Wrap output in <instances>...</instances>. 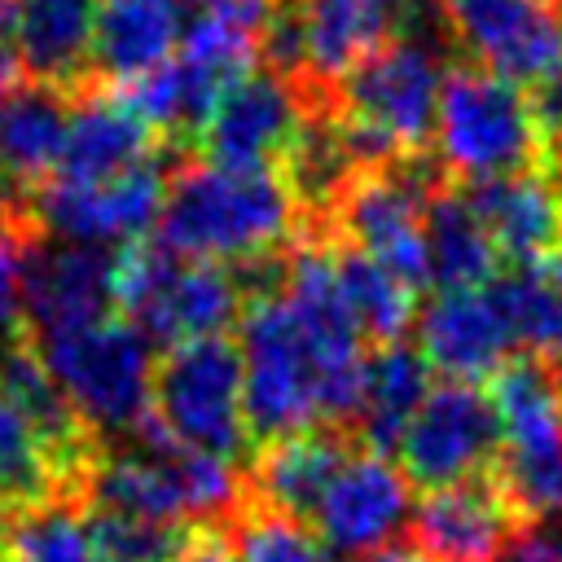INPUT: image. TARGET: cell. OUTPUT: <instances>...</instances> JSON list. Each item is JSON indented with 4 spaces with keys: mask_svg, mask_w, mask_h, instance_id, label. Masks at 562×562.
Instances as JSON below:
<instances>
[{
    "mask_svg": "<svg viewBox=\"0 0 562 562\" xmlns=\"http://www.w3.org/2000/svg\"><path fill=\"white\" fill-rule=\"evenodd\" d=\"M246 426L255 439H285L347 422L364 386V334L356 329L338 255L307 246L290 259L281 294H259L237 321Z\"/></svg>",
    "mask_w": 562,
    "mask_h": 562,
    "instance_id": "obj_1",
    "label": "cell"
},
{
    "mask_svg": "<svg viewBox=\"0 0 562 562\" xmlns=\"http://www.w3.org/2000/svg\"><path fill=\"white\" fill-rule=\"evenodd\" d=\"M294 228V189L277 171L189 167L167 184L158 241L202 263H255Z\"/></svg>",
    "mask_w": 562,
    "mask_h": 562,
    "instance_id": "obj_2",
    "label": "cell"
},
{
    "mask_svg": "<svg viewBox=\"0 0 562 562\" xmlns=\"http://www.w3.org/2000/svg\"><path fill=\"white\" fill-rule=\"evenodd\" d=\"M35 356L66 395L79 426L136 435L154 417V342L127 316H101L79 329L35 338Z\"/></svg>",
    "mask_w": 562,
    "mask_h": 562,
    "instance_id": "obj_3",
    "label": "cell"
},
{
    "mask_svg": "<svg viewBox=\"0 0 562 562\" xmlns=\"http://www.w3.org/2000/svg\"><path fill=\"white\" fill-rule=\"evenodd\" d=\"M443 92L439 53L422 40H391L342 75V145L351 158L391 162L435 132Z\"/></svg>",
    "mask_w": 562,
    "mask_h": 562,
    "instance_id": "obj_4",
    "label": "cell"
},
{
    "mask_svg": "<svg viewBox=\"0 0 562 562\" xmlns=\"http://www.w3.org/2000/svg\"><path fill=\"white\" fill-rule=\"evenodd\" d=\"M430 140L439 162L470 184L536 171L544 154V136L536 127L527 92L479 66L443 75Z\"/></svg>",
    "mask_w": 562,
    "mask_h": 562,
    "instance_id": "obj_5",
    "label": "cell"
},
{
    "mask_svg": "<svg viewBox=\"0 0 562 562\" xmlns=\"http://www.w3.org/2000/svg\"><path fill=\"white\" fill-rule=\"evenodd\" d=\"M114 307L149 342H198L224 338L241 312V290L228 268L184 259L162 241H132L114 250Z\"/></svg>",
    "mask_w": 562,
    "mask_h": 562,
    "instance_id": "obj_6",
    "label": "cell"
},
{
    "mask_svg": "<svg viewBox=\"0 0 562 562\" xmlns=\"http://www.w3.org/2000/svg\"><path fill=\"white\" fill-rule=\"evenodd\" d=\"M501 426L496 487L527 518L562 514V391L540 360H509L492 378Z\"/></svg>",
    "mask_w": 562,
    "mask_h": 562,
    "instance_id": "obj_7",
    "label": "cell"
},
{
    "mask_svg": "<svg viewBox=\"0 0 562 562\" xmlns=\"http://www.w3.org/2000/svg\"><path fill=\"white\" fill-rule=\"evenodd\" d=\"M154 422L176 443L233 461L250 443L237 342L198 338L171 347L154 373Z\"/></svg>",
    "mask_w": 562,
    "mask_h": 562,
    "instance_id": "obj_8",
    "label": "cell"
},
{
    "mask_svg": "<svg viewBox=\"0 0 562 562\" xmlns=\"http://www.w3.org/2000/svg\"><path fill=\"white\" fill-rule=\"evenodd\" d=\"M479 70L531 92L562 75V0H439Z\"/></svg>",
    "mask_w": 562,
    "mask_h": 562,
    "instance_id": "obj_9",
    "label": "cell"
},
{
    "mask_svg": "<svg viewBox=\"0 0 562 562\" xmlns=\"http://www.w3.org/2000/svg\"><path fill=\"white\" fill-rule=\"evenodd\" d=\"M162 202H167V180L158 158H149L110 180H66V176L44 180V189L35 193V215L57 241L123 250L158 224Z\"/></svg>",
    "mask_w": 562,
    "mask_h": 562,
    "instance_id": "obj_10",
    "label": "cell"
},
{
    "mask_svg": "<svg viewBox=\"0 0 562 562\" xmlns=\"http://www.w3.org/2000/svg\"><path fill=\"white\" fill-rule=\"evenodd\" d=\"M496 452H501V426L492 395L470 382L430 386V395L422 400L395 448L404 479L422 483L426 492L474 479L479 470L492 465Z\"/></svg>",
    "mask_w": 562,
    "mask_h": 562,
    "instance_id": "obj_11",
    "label": "cell"
},
{
    "mask_svg": "<svg viewBox=\"0 0 562 562\" xmlns=\"http://www.w3.org/2000/svg\"><path fill=\"white\" fill-rule=\"evenodd\" d=\"M307 127L303 97L285 75L246 70L233 79L198 127L202 158L233 171H272L285 162Z\"/></svg>",
    "mask_w": 562,
    "mask_h": 562,
    "instance_id": "obj_12",
    "label": "cell"
},
{
    "mask_svg": "<svg viewBox=\"0 0 562 562\" xmlns=\"http://www.w3.org/2000/svg\"><path fill=\"white\" fill-rule=\"evenodd\" d=\"M413 13L417 0H294L290 13L272 22V44L316 79H342L356 61L400 40Z\"/></svg>",
    "mask_w": 562,
    "mask_h": 562,
    "instance_id": "obj_13",
    "label": "cell"
},
{
    "mask_svg": "<svg viewBox=\"0 0 562 562\" xmlns=\"http://www.w3.org/2000/svg\"><path fill=\"white\" fill-rule=\"evenodd\" d=\"M408 514H413V496L404 470L386 452L364 448L338 461L307 522L321 536V544L334 549L338 558L342 553L369 558L395 540Z\"/></svg>",
    "mask_w": 562,
    "mask_h": 562,
    "instance_id": "obj_14",
    "label": "cell"
},
{
    "mask_svg": "<svg viewBox=\"0 0 562 562\" xmlns=\"http://www.w3.org/2000/svg\"><path fill=\"white\" fill-rule=\"evenodd\" d=\"M417 342L426 364L448 382L479 386L514 360L509 351L518 347V329L509 321L501 285L492 281L474 290H439L417 316Z\"/></svg>",
    "mask_w": 562,
    "mask_h": 562,
    "instance_id": "obj_15",
    "label": "cell"
},
{
    "mask_svg": "<svg viewBox=\"0 0 562 562\" xmlns=\"http://www.w3.org/2000/svg\"><path fill=\"white\" fill-rule=\"evenodd\" d=\"M342 233L351 246L382 263L391 277L404 285L430 281V259H426V193L413 176L404 171H369L347 184L342 193Z\"/></svg>",
    "mask_w": 562,
    "mask_h": 562,
    "instance_id": "obj_16",
    "label": "cell"
},
{
    "mask_svg": "<svg viewBox=\"0 0 562 562\" xmlns=\"http://www.w3.org/2000/svg\"><path fill=\"white\" fill-rule=\"evenodd\" d=\"M114 307V255L92 246L53 241L31 250L22 316L35 325V338L92 325Z\"/></svg>",
    "mask_w": 562,
    "mask_h": 562,
    "instance_id": "obj_17",
    "label": "cell"
},
{
    "mask_svg": "<svg viewBox=\"0 0 562 562\" xmlns=\"http://www.w3.org/2000/svg\"><path fill=\"white\" fill-rule=\"evenodd\" d=\"M413 531L430 562H492L509 544L514 505L483 479L430 487L413 509Z\"/></svg>",
    "mask_w": 562,
    "mask_h": 562,
    "instance_id": "obj_18",
    "label": "cell"
},
{
    "mask_svg": "<svg viewBox=\"0 0 562 562\" xmlns=\"http://www.w3.org/2000/svg\"><path fill=\"white\" fill-rule=\"evenodd\" d=\"M470 206L479 211L496 255L518 268L549 263V255L562 246V193L540 171L474 184Z\"/></svg>",
    "mask_w": 562,
    "mask_h": 562,
    "instance_id": "obj_19",
    "label": "cell"
},
{
    "mask_svg": "<svg viewBox=\"0 0 562 562\" xmlns=\"http://www.w3.org/2000/svg\"><path fill=\"white\" fill-rule=\"evenodd\" d=\"M154 158V132L132 110L127 97H83L66 110V140L57 176L66 180H110Z\"/></svg>",
    "mask_w": 562,
    "mask_h": 562,
    "instance_id": "obj_20",
    "label": "cell"
},
{
    "mask_svg": "<svg viewBox=\"0 0 562 562\" xmlns=\"http://www.w3.org/2000/svg\"><path fill=\"white\" fill-rule=\"evenodd\" d=\"M180 31V0H101L88 66L114 83H136L176 57Z\"/></svg>",
    "mask_w": 562,
    "mask_h": 562,
    "instance_id": "obj_21",
    "label": "cell"
},
{
    "mask_svg": "<svg viewBox=\"0 0 562 562\" xmlns=\"http://www.w3.org/2000/svg\"><path fill=\"white\" fill-rule=\"evenodd\" d=\"M272 22V0H193L176 57L215 79L220 88H228L250 70Z\"/></svg>",
    "mask_w": 562,
    "mask_h": 562,
    "instance_id": "obj_22",
    "label": "cell"
},
{
    "mask_svg": "<svg viewBox=\"0 0 562 562\" xmlns=\"http://www.w3.org/2000/svg\"><path fill=\"white\" fill-rule=\"evenodd\" d=\"M101 0H13V48L26 70L70 79L88 66Z\"/></svg>",
    "mask_w": 562,
    "mask_h": 562,
    "instance_id": "obj_23",
    "label": "cell"
},
{
    "mask_svg": "<svg viewBox=\"0 0 562 562\" xmlns=\"http://www.w3.org/2000/svg\"><path fill=\"white\" fill-rule=\"evenodd\" d=\"M426 395H430V364L417 347L386 342L378 356H369L364 386H360V408H356L364 443L373 452L391 457Z\"/></svg>",
    "mask_w": 562,
    "mask_h": 562,
    "instance_id": "obj_24",
    "label": "cell"
},
{
    "mask_svg": "<svg viewBox=\"0 0 562 562\" xmlns=\"http://www.w3.org/2000/svg\"><path fill=\"white\" fill-rule=\"evenodd\" d=\"M66 105L48 88H22L0 114V202L13 189L57 176Z\"/></svg>",
    "mask_w": 562,
    "mask_h": 562,
    "instance_id": "obj_25",
    "label": "cell"
},
{
    "mask_svg": "<svg viewBox=\"0 0 562 562\" xmlns=\"http://www.w3.org/2000/svg\"><path fill=\"white\" fill-rule=\"evenodd\" d=\"M426 259L439 290H474L496 277V246L465 193L426 198Z\"/></svg>",
    "mask_w": 562,
    "mask_h": 562,
    "instance_id": "obj_26",
    "label": "cell"
},
{
    "mask_svg": "<svg viewBox=\"0 0 562 562\" xmlns=\"http://www.w3.org/2000/svg\"><path fill=\"white\" fill-rule=\"evenodd\" d=\"M342 457H347V448L325 430L272 439L255 465V487L263 496V509L303 522L312 514V505L321 501V492H325V483Z\"/></svg>",
    "mask_w": 562,
    "mask_h": 562,
    "instance_id": "obj_27",
    "label": "cell"
},
{
    "mask_svg": "<svg viewBox=\"0 0 562 562\" xmlns=\"http://www.w3.org/2000/svg\"><path fill=\"white\" fill-rule=\"evenodd\" d=\"M70 470L75 465L48 443V435L0 391V501L35 509Z\"/></svg>",
    "mask_w": 562,
    "mask_h": 562,
    "instance_id": "obj_28",
    "label": "cell"
},
{
    "mask_svg": "<svg viewBox=\"0 0 562 562\" xmlns=\"http://www.w3.org/2000/svg\"><path fill=\"white\" fill-rule=\"evenodd\" d=\"M338 285H342V303L364 338L386 347V342H400V334L413 325V312H417L413 285H404L382 263L364 259L360 250L338 255Z\"/></svg>",
    "mask_w": 562,
    "mask_h": 562,
    "instance_id": "obj_29",
    "label": "cell"
},
{
    "mask_svg": "<svg viewBox=\"0 0 562 562\" xmlns=\"http://www.w3.org/2000/svg\"><path fill=\"white\" fill-rule=\"evenodd\" d=\"M0 391L48 435V443H53L70 465H79V457H83V426H79V417L70 413L66 395L57 391V382L48 378V369L40 364L35 351L9 347V351L0 356Z\"/></svg>",
    "mask_w": 562,
    "mask_h": 562,
    "instance_id": "obj_30",
    "label": "cell"
},
{
    "mask_svg": "<svg viewBox=\"0 0 562 562\" xmlns=\"http://www.w3.org/2000/svg\"><path fill=\"white\" fill-rule=\"evenodd\" d=\"M9 553L13 562H114L101 549L92 518L57 501L26 509L9 527Z\"/></svg>",
    "mask_w": 562,
    "mask_h": 562,
    "instance_id": "obj_31",
    "label": "cell"
},
{
    "mask_svg": "<svg viewBox=\"0 0 562 562\" xmlns=\"http://www.w3.org/2000/svg\"><path fill=\"white\" fill-rule=\"evenodd\" d=\"M233 562H338V553L325 549L321 536L307 531L299 518L259 509L241 518L233 536Z\"/></svg>",
    "mask_w": 562,
    "mask_h": 562,
    "instance_id": "obj_32",
    "label": "cell"
},
{
    "mask_svg": "<svg viewBox=\"0 0 562 562\" xmlns=\"http://www.w3.org/2000/svg\"><path fill=\"white\" fill-rule=\"evenodd\" d=\"M167 457H171V470H176L180 501H184V514H189V518L224 514V509L237 501V465H233L228 457L184 448V443H176L171 435H167Z\"/></svg>",
    "mask_w": 562,
    "mask_h": 562,
    "instance_id": "obj_33",
    "label": "cell"
},
{
    "mask_svg": "<svg viewBox=\"0 0 562 562\" xmlns=\"http://www.w3.org/2000/svg\"><path fill=\"white\" fill-rule=\"evenodd\" d=\"M26 263L31 250L9 215H0V334L18 325L22 316V294H26Z\"/></svg>",
    "mask_w": 562,
    "mask_h": 562,
    "instance_id": "obj_34",
    "label": "cell"
},
{
    "mask_svg": "<svg viewBox=\"0 0 562 562\" xmlns=\"http://www.w3.org/2000/svg\"><path fill=\"white\" fill-rule=\"evenodd\" d=\"M492 562H562V531L558 527H536V531L509 536V544Z\"/></svg>",
    "mask_w": 562,
    "mask_h": 562,
    "instance_id": "obj_35",
    "label": "cell"
},
{
    "mask_svg": "<svg viewBox=\"0 0 562 562\" xmlns=\"http://www.w3.org/2000/svg\"><path fill=\"white\" fill-rule=\"evenodd\" d=\"M527 101H531V114H536V127H540L544 145L562 140V75L540 83V88H531Z\"/></svg>",
    "mask_w": 562,
    "mask_h": 562,
    "instance_id": "obj_36",
    "label": "cell"
},
{
    "mask_svg": "<svg viewBox=\"0 0 562 562\" xmlns=\"http://www.w3.org/2000/svg\"><path fill=\"white\" fill-rule=\"evenodd\" d=\"M22 79H26V66H22L18 48H13V44H0V114H4V105L26 88Z\"/></svg>",
    "mask_w": 562,
    "mask_h": 562,
    "instance_id": "obj_37",
    "label": "cell"
},
{
    "mask_svg": "<svg viewBox=\"0 0 562 562\" xmlns=\"http://www.w3.org/2000/svg\"><path fill=\"white\" fill-rule=\"evenodd\" d=\"M171 562H233V549L215 536H189V544Z\"/></svg>",
    "mask_w": 562,
    "mask_h": 562,
    "instance_id": "obj_38",
    "label": "cell"
},
{
    "mask_svg": "<svg viewBox=\"0 0 562 562\" xmlns=\"http://www.w3.org/2000/svg\"><path fill=\"white\" fill-rule=\"evenodd\" d=\"M540 351L549 356V364H553V369H558V378H562V299H558V312H553V325H549V334H544Z\"/></svg>",
    "mask_w": 562,
    "mask_h": 562,
    "instance_id": "obj_39",
    "label": "cell"
},
{
    "mask_svg": "<svg viewBox=\"0 0 562 562\" xmlns=\"http://www.w3.org/2000/svg\"><path fill=\"white\" fill-rule=\"evenodd\" d=\"M364 562H430V558L422 549H413V544H386V549L369 553Z\"/></svg>",
    "mask_w": 562,
    "mask_h": 562,
    "instance_id": "obj_40",
    "label": "cell"
},
{
    "mask_svg": "<svg viewBox=\"0 0 562 562\" xmlns=\"http://www.w3.org/2000/svg\"><path fill=\"white\" fill-rule=\"evenodd\" d=\"M13 18V0H0V22H9Z\"/></svg>",
    "mask_w": 562,
    "mask_h": 562,
    "instance_id": "obj_41",
    "label": "cell"
},
{
    "mask_svg": "<svg viewBox=\"0 0 562 562\" xmlns=\"http://www.w3.org/2000/svg\"><path fill=\"white\" fill-rule=\"evenodd\" d=\"M0 531H4V501H0Z\"/></svg>",
    "mask_w": 562,
    "mask_h": 562,
    "instance_id": "obj_42",
    "label": "cell"
},
{
    "mask_svg": "<svg viewBox=\"0 0 562 562\" xmlns=\"http://www.w3.org/2000/svg\"><path fill=\"white\" fill-rule=\"evenodd\" d=\"M558 250H562V246H558Z\"/></svg>",
    "mask_w": 562,
    "mask_h": 562,
    "instance_id": "obj_43",
    "label": "cell"
}]
</instances>
